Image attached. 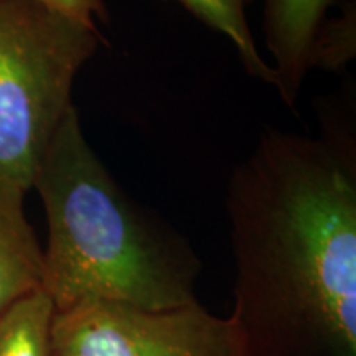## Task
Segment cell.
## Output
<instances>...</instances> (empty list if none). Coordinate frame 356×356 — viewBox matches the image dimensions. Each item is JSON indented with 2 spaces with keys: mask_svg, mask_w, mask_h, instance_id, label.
I'll return each instance as SVG.
<instances>
[{
  "mask_svg": "<svg viewBox=\"0 0 356 356\" xmlns=\"http://www.w3.org/2000/svg\"><path fill=\"white\" fill-rule=\"evenodd\" d=\"M48 222L42 291L56 312L88 300L147 310L197 302L200 261L163 222L129 198L71 108L33 180Z\"/></svg>",
  "mask_w": 356,
  "mask_h": 356,
  "instance_id": "cell-2",
  "label": "cell"
},
{
  "mask_svg": "<svg viewBox=\"0 0 356 356\" xmlns=\"http://www.w3.org/2000/svg\"><path fill=\"white\" fill-rule=\"evenodd\" d=\"M99 29L32 2L0 0V185L33 188L40 163L68 111Z\"/></svg>",
  "mask_w": 356,
  "mask_h": 356,
  "instance_id": "cell-3",
  "label": "cell"
},
{
  "mask_svg": "<svg viewBox=\"0 0 356 356\" xmlns=\"http://www.w3.org/2000/svg\"><path fill=\"white\" fill-rule=\"evenodd\" d=\"M356 53V8L355 2L343 8L340 17L325 20L310 50L309 68L340 71Z\"/></svg>",
  "mask_w": 356,
  "mask_h": 356,
  "instance_id": "cell-9",
  "label": "cell"
},
{
  "mask_svg": "<svg viewBox=\"0 0 356 356\" xmlns=\"http://www.w3.org/2000/svg\"><path fill=\"white\" fill-rule=\"evenodd\" d=\"M43 249L26 220L24 198L0 185V314L42 289Z\"/></svg>",
  "mask_w": 356,
  "mask_h": 356,
  "instance_id": "cell-6",
  "label": "cell"
},
{
  "mask_svg": "<svg viewBox=\"0 0 356 356\" xmlns=\"http://www.w3.org/2000/svg\"><path fill=\"white\" fill-rule=\"evenodd\" d=\"M338 121L320 139L266 131L231 173L229 315L249 356H356V155Z\"/></svg>",
  "mask_w": 356,
  "mask_h": 356,
  "instance_id": "cell-1",
  "label": "cell"
},
{
  "mask_svg": "<svg viewBox=\"0 0 356 356\" xmlns=\"http://www.w3.org/2000/svg\"><path fill=\"white\" fill-rule=\"evenodd\" d=\"M175 2L197 17L202 24L225 35L234 44L249 76L275 88L277 79L273 66L262 58L249 29L246 17L249 0H175Z\"/></svg>",
  "mask_w": 356,
  "mask_h": 356,
  "instance_id": "cell-8",
  "label": "cell"
},
{
  "mask_svg": "<svg viewBox=\"0 0 356 356\" xmlns=\"http://www.w3.org/2000/svg\"><path fill=\"white\" fill-rule=\"evenodd\" d=\"M338 0H264V42L273 55L275 89L287 108L299 102L310 50Z\"/></svg>",
  "mask_w": 356,
  "mask_h": 356,
  "instance_id": "cell-5",
  "label": "cell"
},
{
  "mask_svg": "<svg viewBox=\"0 0 356 356\" xmlns=\"http://www.w3.org/2000/svg\"><path fill=\"white\" fill-rule=\"evenodd\" d=\"M53 356H249L231 317L200 302L147 310L88 300L56 312Z\"/></svg>",
  "mask_w": 356,
  "mask_h": 356,
  "instance_id": "cell-4",
  "label": "cell"
},
{
  "mask_svg": "<svg viewBox=\"0 0 356 356\" xmlns=\"http://www.w3.org/2000/svg\"><path fill=\"white\" fill-rule=\"evenodd\" d=\"M53 10L65 13L88 25H96V20L108 22L109 13L104 0H32Z\"/></svg>",
  "mask_w": 356,
  "mask_h": 356,
  "instance_id": "cell-10",
  "label": "cell"
},
{
  "mask_svg": "<svg viewBox=\"0 0 356 356\" xmlns=\"http://www.w3.org/2000/svg\"><path fill=\"white\" fill-rule=\"evenodd\" d=\"M55 305L42 289L8 305L0 314V356H53Z\"/></svg>",
  "mask_w": 356,
  "mask_h": 356,
  "instance_id": "cell-7",
  "label": "cell"
}]
</instances>
